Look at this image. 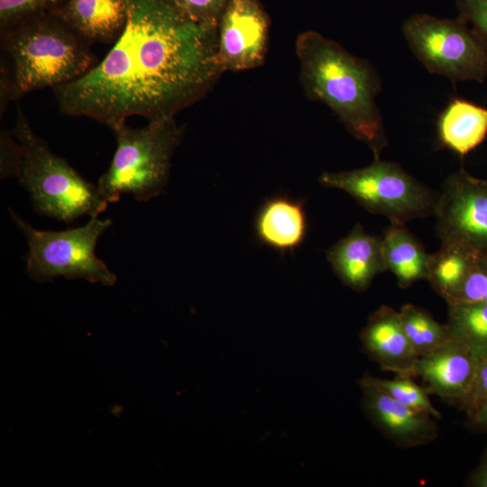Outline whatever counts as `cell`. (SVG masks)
<instances>
[{"label":"cell","mask_w":487,"mask_h":487,"mask_svg":"<svg viewBox=\"0 0 487 487\" xmlns=\"http://www.w3.org/2000/svg\"><path fill=\"white\" fill-rule=\"evenodd\" d=\"M217 28L182 16L166 0H128L125 27L81 78L52 88L61 113L111 129L132 115L172 117L203 97L223 74Z\"/></svg>","instance_id":"1"},{"label":"cell","mask_w":487,"mask_h":487,"mask_svg":"<svg viewBox=\"0 0 487 487\" xmlns=\"http://www.w3.org/2000/svg\"><path fill=\"white\" fill-rule=\"evenodd\" d=\"M295 47L308 98L326 104L380 158L388 141L376 104L381 79L374 67L317 32H301Z\"/></svg>","instance_id":"2"},{"label":"cell","mask_w":487,"mask_h":487,"mask_svg":"<svg viewBox=\"0 0 487 487\" xmlns=\"http://www.w3.org/2000/svg\"><path fill=\"white\" fill-rule=\"evenodd\" d=\"M1 47L10 60L1 67V112L8 100L70 83L97 63L90 44L53 13L1 32Z\"/></svg>","instance_id":"3"},{"label":"cell","mask_w":487,"mask_h":487,"mask_svg":"<svg viewBox=\"0 0 487 487\" xmlns=\"http://www.w3.org/2000/svg\"><path fill=\"white\" fill-rule=\"evenodd\" d=\"M0 150L1 178H15L38 213L71 223L82 216H98L106 209L108 203L97 186L53 153L19 107L14 129L1 133Z\"/></svg>","instance_id":"4"},{"label":"cell","mask_w":487,"mask_h":487,"mask_svg":"<svg viewBox=\"0 0 487 487\" xmlns=\"http://www.w3.org/2000/svg\"><path fill=\"white\" fill-rule=\"evenodd\" d=\"M116 150L97 188L107 203L123 194L147 201L162 192L169 179L171 157L181 142L183 127L175 116L149 120L141 128L123 123L112 129Z\"/></svg>","instance_id":"5"},{"label":"cell","mask_w":487,"mask_h":487,"mask_svg":"<svg viewBox=\"0 0 487 487\" xmlns=\"http://www.w3.org/2000/svg\"><path fill=\"white\" fill-rule=\"evenodd\" d=\"M10 216L23 232L27 244V273L44 281L62 276L113 285L115 275L95 254L99 237L111 225L110 219L90 217L84 225L64 231L38 230L12 210Z\"/></svg>","instance_id":"6"},{"label":"cell","mask_w":487,"mask_h":487,"mask_svg":"<svg viewBox=\"0 0 487 487\" xmlns=\"http://www.w3.org/2000/svg\"><path fill=\"white\" fill-rule=\"evenodd\" d=\"M322 185L345 191L367 211L405 224L435 216L438 194L408 173L400 165L374 158L361 169L324 172Z\"/></svg>","instance_id":"7"},{"label":"cell","mask_w":487,"mask_h":487,"mask_svg":"<svg viewBox=\"0 0 487 487\" xmlns=\"http://www.w3.org/2000/svg\"><path fill=\"white\" fill-rule=\"evenodd\" d=\"M402 33L419 62L432 74L453 81L484 82L487 44L463 18L427 14L409 16Z\"/></svg>","instance_id":"8"},{"label":"cell","mask_w":487,"mask_h":487,"mask_svg":"<svg viewBox=\"0 0 487 487\" xmlns=\"http://www.w3.org/2000/svg\"><path fill=\"white\" fill-rule=\"evenodd\" d=\"M435 216L441 244L487 256V179L461 169L446 179Z\"/></svg>","instance_id":"9"},{"label":"cell","mask_w":487,"mask_h":487,"mask_svg":"<svg viewBox=\"0 0 487 487\" xmlns=\"http://www.w3.org/2000/svg\"><path fill=\"white\" fill-rule=\"evenodd\" d=\"M269 35L270 19L258 0H229L217 27L216 60L223 73L261 67Z\"/></svg>","instance_id":"10"},{"label":"cell","mask_w":487,"mask_h":487,"mask_svg":"<svg viewBox=\"0 0 487 487\" xmlns=\"http://www.w3.org/2000/svg\"><path fill=\"white\" fill-rule=\"evenodd\" d=\"M360 387L365 416L398 447L426 446L437 438L439 429L434 417L397 401L363 380Z\"/></svg>","instance_id":"11"},{"label":"cell","mask_w":487,"mask_h":487,"mask_svg":"<svg viewBox=\"0 0 487 487\" xmlns=\"http://www.w3.org/2000/svg\"><path fill=\"white\" fill-rule=\"evenodd\" d=\"M478 361L466 346L450 339L433 352L419 356L413 376L422 380L428 393L462 407Z\"/></svg>","instance_id":"12"},{"label":"cell","mask_w":487,"mask_h":487,"mask_svg":"<svg viewBox=\"0 0 487 487\" xmlns=\"http://www.w3.org/2000/svg\"><path fill=\"white\" fill-rule=\"evenodd\" d=\"M359 338L364 353L382 371L414 377L418 356L406 335L399 311L381 306L369 317Z\"/></svg>","instance_id":"13"},{"label":"cell","mask_w":487,"mask_h":487,"mask_svg":"<svg viewBox=\"0 0 487 487\" xmlns=\"http://www.w3.org/2000/svg\"><path fill=\"white\" fill-rule=\"evenodd\" d=\"M326 258L337 278L359 292L387 271L381 237L366 233L359 224L327 251Z\"/></svg>","instance_id":"14"},{"label":"cell","mask_w":487,"mask_h":487,"mask_svg":"<svg viewBox=\"0 0 487 487\" xmlns=\"http://www.w3.org/2000/svg\"><path fill=\"white\" fill-rule=\"evenodd\" d=\"M90 45L115 43L128 17V0H62L51 12Z\"/></svg>","instance_id":"15"},{"label":"cell","mask_w":487,"mask_h":487,"mask_svg":"<svg viewBox=\"0 0 487 487\" xmlns=\"http://www.w3.org/2000/svg\"><path fill=\"white\" fill-rule=\"evenodd\" d=\"M254 230L260 243L280 253L294 251L308 230L302 201L285 195L266 199L256 214Z\"/></svg>","instance_id":"16"},{"label":"cell","mask_w":487,"mask_h":487,"mask_svg":"<svg viewBox=\"0 0 487 487\" xmlns=\"http://www.w3.org/2000/svg\"><path fill=\"white\" fill-rule=\"evenodd\" d=\"M439 142L460 156L483 142L487 136V108L463 98L453 99L437 120Z\"/></svg>","instance_id":"17"},{"label":"cell","mask_w":487,"mask_h":487,"mask_svg":"<svg viewBox=\"0 0 487 487\" xmlns=\"http://www.w3.org/2000/svg\"><path fill=\"white\" fill-rule=\"evenodd\" d=\"M381 242L387 271L395 276L401 289L427 280L430 254L405 224L391 223Z\"/></svg>","instance_id":"18"},{"label":"cell","mask_w":487,"mask_h":487,"mask_svg":"<svg viewBox=\"0 0 487 487\" xmlns=\"http://www.w3.org/2000/svg\"><path fill=\"white\" fill-rule=\"evenodd\" d=\"M450 339L466 346L481 359L487 356V302L447 304Z\"/></svg>","instance_id":"19"},{"label":"cell","mask_w":487,"mask_h":487,"mask_svg":"<svg viewBox=\"0 0 487 487\" xmlns=\"http://www.w3.org/2000/svg\"><path fill=\"white\" fill-rule=\"evenodd\" d=\"M477 256L462 247L441 244L440 249L430 254L427 281L447 302L466 277Z\"/></svg>","instance_id":"20"},{"label":"cell","mask_w":487,"mask_h":487,"mask_svg":"<svg viewBox=\"0 0 487 487\" xmlns=\"http://www.w3.org/2000/svg\"><path fill=\"white\" fill-rule=\"evenodd\" d=\"M399 312L406 335L418 357L450 340L446 324L437 322L426 309L408 303Z\"/></svg>","instance_id":"21"},{"label":"cell","mask_w":487,"mask_h":487,"mask_svg":"<svg viewBox=\"0 0 487 487\" xmlns=\"http://www.w3.org/2000/svg\"><path fill=\"white\" fill-rule=\"evenodd\" d=\"M412 378L396 375L393 379H384L366 374L361 380L402 404L441 419L442 416L430 401L428 392Z\"/></svg>","instance_id":"22"},{"label":"cell","mask_w":487,"mask_h":487,"mask_svg":"<svg viewBox=\"0 0 487 487\" xmlns=\"http://www.w3.org/2000/svg\"><path fill=\"white\" fill-rule=\"evenodd\" d=\"M62 0H0V31L41 14L53 12Z\"/></svg>","instance_id":"23"},{"label":"cell","mask_w":487,"mask_h":487,"mask_svg":"<svg viewBox=\"0 0 487 487\" xmlns=\"http://www.w3.org/2000/svg\"><path fill=\"white\" fill-rule=\"evenodd\" d=\"M487 302V256L478 255L466 277L446 302L478 303Z\"/></svg>","instance_id":"24"},{"label":"cell","mask_w":487,"mask_h":487,"mask_svg":"<svg viewBox=\"0 0 487 487\" xmlns=\"http://www.w3.org/2000/svg\"><path fill=\"white\" fill-rule=\"evenodd\" d=\"M182 16L196 23L218 27L229 0H166Z\"/></svg>","instance_id":"25"},{"label":"cell","mask_w":487,"mask_h":487,"mask_svg":"<svg viewBox=\"0 0 487 487\" xmlns=\"http://www.w3.org/2000/svg\"><path fill=\"white\" fill-rule=\"evenodd\" d=\"M458 16L466 21L487 44V0H455Z\"/></svg>","instance_id":"26"},{"label":"cell","mask_w":487,"mask_h":487,"mask_svg":"<svg viewBox=\"0 0 487 487\" xmlns=\"http://www.w3.org/2000/svg\"><path fill=\"white\" fill-rule=\"evenodd\" d=\"M487 398V356L479 359L473 379L462 406L465 412Z\"/></svg>","instance_id":"27"},{"label":"cell","mask_w":487,"mask_h":487,"mask_svg":"<svg viewBox=\"0 0 487 487\" xmlns=\"http://www.w3.org/2000/svg\"><path fill=\"white\" fill-rule=\"evenodd\" d=\"M465 426L473 432L487 435V398L466 411Z\"/></svg>","instance_id":"28"},{"label":"cell","mask_w":487,"mask_h":487,"mask_svg":"<svg viewBox=\"0 0 487 487\" xmlns=\"http://www.w3.org/2000/svg\"><path fill=\"white\" fill-rule=\"evenodd\" d=\"M464 485L468 487H487V446L477 465L468 475Z\"/></svg>","instance_id":"29"}]
</instances>
